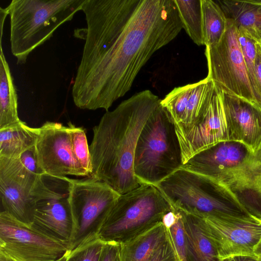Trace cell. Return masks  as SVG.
Wrapping results in <instances>:
<instances>
[{
  "label": "cell",
  "instance_id": "6da1fadb",
  "mask_svg": "<svg viewBox=\"0 0 261 261\" xmlns=\"http://www.w3.org/2000/svg\"><path fill=\"white\" fill-rule=\"evenodd\" d=\"M85 42L72 87L74 105L103 109L130 89L151 56L182 29L173 0H140L133 13L112 1H93L82 9Z\"/></svg>",
  "mask_w": 261,
  "mask_h": 261
},
{
  "label": "cell",
  "instance_id": "7a4b0ae2",
  "mask_svg": "<svg viewBox=\"0 0 261 261\" xmlns=\"http://www.w3.org/2000/svg\"><path fill=\"white\" fill-rule=\"evenodd\" d=\"M160 101L146 90L106 112L93 128L89 146L91 177L106 182L119 194L141 185L134 174L135 148L143 126Z\"/></svg>",
  "mask_w": 261,
  "mask_h": 261
},
{
  "label": "cell",
  "instance_id": "3957f363",
  "mask_svg": "<svg viewBox=\"0 0 261 261\" xmlns=\"http://www.w3.org/2000/svg\"><path fill=\"white\" fill-rule=\"evenodd\" d=\"M85 0H12L8 6L10 44L17 64L82 10Z\"/></svg>",
  "mask_w": 261,
  "mask_h": 261
},
{
  "label": "cell",
  "instance_id": "277c9868",
  "mask_svg": "<svg viewBox=\"0 0 261 261\" xmlns=\"http://www.w3.org/2000/svg\"><path fill=\"white\" fill-rule=\"evenodd\" d=\"M155 187L171 206L189 214L251 216L226 186L181 167Z\"/></svg>",
  "mask_w": 261,
  "mask_h": 261
},
{
  "label": "cell",
  "instance_id": "5b68a950",
  "mask_svg": "<svg viewBox=\"0 0 261 261\" xmlns=\"http://www.w3.org/2000/svg\"><path fill=\"white\" fill-rule=\"evenodd\" d=\"M182 165L174 124L160 104L147 120L138 139L134 174L141 185L155 186Z\"/></svg>",
  "mask_w": 261,
  "mask_h": 261
},
{
  "label": "cell",
  "instance_id": "8992f818",
  "mask_svg": "<svg viewBox=\"0 0 261 261\" xmlns=\"http://www.w3.org/2000/svg\"><path fill=\"white\" fill-rule=\"evenodd\" d=\"M171 205L154 186L141 184L120 194L98 234L105 242L126 243L162 222Z\"/></svg>",
  "mask_w": 261,
  "mask_h": 261
},
{
  "label": "cell",
  "instance_id": "52a82bcc",
  "mask_svg": "<svg viewBox=\"0 0 261 261\" xmlns=\"http://www.w3.org/2000/svg\"><path fill=\"white\" fill-rule=\"evenodd\" d=\"M120 195L106 182L91 177L69 178L68 198L74 222L69 251L98 238L102 225Z\"/></svg>",
  "mask_w": 261,
  "mask_h": 261
},
{
  "label": "cell",
  "instance_id": "ba28073f",
  "mask_svg": "<svg viewBox=\"0 0 261 261\" xmlns=\"http://www.w3.org/2000/svg\"><path fill=\"white\" fill-rule=\"evenodd\" d=\"M69 178L43 174L36 182V205L31 227L69 250L74 222L69 201Z\"/></svg>",
  "mask_w": 261,
  "mask_h": 261
},
{
  "label": "cell",
  "instance_id": "9c48e42d",
  "mask_svg": "<svg viewBox=\"0 0 261 261\" xmlns=\"http://www.w3.org/2000/svg\"><path fill=\"white\" fill-rule=\"evenodd\" d=\"M205 55L208 79L223 91L258 106L239 44L238 31L232 22L227 20V30L220 41L206 47Z\"/></svg>",
  "mask_w": 261,
  "mask_h": 261
},
{
  "label": "cell",
  "instance_id": "30bf717a",
  "mask_svg": "<svg viewBox=\"0 0 261 261\" xmlns=\"http://www.w3.org/2000/svg\"><path fill=\"white\" fill-rule=\"evenodd\" d=\"M0 251L18 261H55L69 250L3 211L0 213Z\"/></svg>",
  "mask_w": 261,
  "mask_h": 261
},
{
  "label": "cell",
  "instance_id": "8fae6325",
  "mask_svg": "<svg viewBox=\"0 0 261 261\" xmlns=\"http://www.w3.org/2000/svg\"><path fill=\"white\" fill-rule=\"evenodd\" d=\"M199 218L220 260L234 255L255 256L254 250L261 238L260 220L251 216Z\"/></svg>",
  "mask_w": 261,
  "mask_h": 261
},
{
  "label": "cell",
  "instance_id": "7c38bea8",
  "mask_svg": "<svg viewBox=\"0 0 261 261\" xmlns=\"http://www.w3.org/2000/svg\"><path fill=\"white\" fill-rule=\"evenodd\" d=\"M39 175L28 170L19 158L0 156V195L4 211L31 226L36 205L33 190Z\"/></svg>",
  "mask_w": 261,
  "mask_h": 261
},
{
  "label": "cell",
  "instance_id": "4fadbf2b",
  "mask_svg": "<svg viewBox=\"0 0 261 261\" xmlns=\"http://www.w3.org/2000/svg\"><path fill=\"white\" fill-rule=\"evenodd\" d=\"M254 155L240 142L223 141L197 153L181 167L224 184L236 176Z\"/></svg>",
  "mask_w": 261,
  "mask_h": 261
},
{
  "label": "cell",
  "instance_id": "5bb4252c",
  "mask_svg": "<svg viewBox=\"0 0 261 261\" xmlns=\"http://www.w3.org/2000/svg\"><path fill=\"white\" fill-rule=\"evenodd\" d=\"M39 128L35 148L39 165L44 174L56 177H86L74 159L68 126L46 121Z\"/></svg>",
  "mask_w": 261,
  "mask_h": 261
},
{
  "label": "cell",
  "instance_id": "9a60e30c",
  "mask_svg": "<svg viewBox=\"0 0 261 261\" xmlns=\"http://www.w3.org/2000/svg\"><path fill=\"white\" fill-rule=\"evenodd\" d=\"M228 141L240 142L255 153L261 147V108L222 90Z\"/></svg>",
  "mask_w": 261,
  "mask_h": 261
},
{
  "label": "cell",
  "instance_id": "2e32d148",
  "mask_svg": "<svg viewBox=\"0 0 261 261\" xmlns=\"http://www.w3.org/2000/svg\"><path fill=\"white\" fill-rule=\"evenodd\" d=\"M227 140L222 90L215 85L214 92L204 115L196 127L179 142L183 164L199 151Z\"/></svg>",
  "mask_w": 261,
  "mask_h": 261
},
{
  "label": "cell",
  "instance_id": "e0dca14e",
  "mask_svg": "<svg viewBox=\"0 0 261 261\" xmlns=\"http://www.w3.org/2000/svg\"><path fill=\"white\" fill-rule=\"evenodd\" d=\"M227 20L239 31L261 44V4L254 0L217 1Z\"/></svg>",
  "mask_w": 261,
  "mask_h": 261
},
{
  "label": "cell",
  "instance_id": "ac0fdd59",
  "mask_svg": "<svg viewBox=\"0 0 261 261\" xmlns=\"http://www.w3.org/2000/svg\"><path fill=\"white\" fill-rule=\"evenodd\" d=\"M215 85L207 77L194 83L184 114L175 126L179 142L199 123L212 98Z\"/></svg>",
  "mask_w": 261,
  "mask_h": 261
},
{
  "label": "cell",
  "instance_id": "d6986e66",
  "mask_svg": "<svg viewBox=\"0 0 261 261\" xmlns=\"http://www.w3.org/2000/svg\"><path fill=\"white\" fill-rule=\"evenodd\" d=\"M179 211L186 234L187 261H220L217 249L204 230L200 218Z\"/></svg>",
  "mask_w": 261,
  "mask_h": 261
},
{
  "label": "cell",
  "instance_id": "ffe728a7",
  "mask_svg": "<svg viewBox=\"0 0 261 261\" xmlns=\"http://www.w3.org/2000/svg\"><path fill=\"white\" fill-rule=\"evenodd\" d=\"M223 185L250 216L261 221V173L249 171Z\"/></svg>",
  "mask_w": 261,
  "mask_h": 261
},
{
  "label": "cell",
  "instance_id": "44dd1931",
  "mask_svg": "<svg viewBox=\"0 0 261 261\" xmlns=\"http://www.w3.org/2000/svg\"><path fill=\"white\" fill-rule=\"evenodd\" d=\"M167 236V230L162 222L121 244V261H149L154 251Z\"/></svg>",
  "mask_w": 261,
  "mask_h": 261
},
{
  "label": "cell",
  "instance_id": "7402d4cb",
  "mask_svg": "<svg viewBox=\"0 0 261 261\" xmlns=\"http://www.w3.org/2000/svg\"><path fill=\"white\" fill-rule=\"evenodd\" d=\"M39 128L31 127L21 121L0 129V156L17 158L35 146Z\"/></svg>",
  "mask_w": 261,
  "mask_h": 261
},
{
  "label": "cell",
  "instance_id": "603a6c76",
  "mask_svg": "<svg viewBox=\"0 0 261 261\" xmlns=\"http://www.w3.org/2000/svg\"><path fill=\"white\" fill-rule=\"evenodd\" d=\"M17 95L8 63L1 45L0 55V129L20 122Z\"/></svg>",
  "mask_w": 261,
  "mask_h": 261
},
{
  "label": "cell",
  "instance_id": "cb8c5ba5",
  "mask_svg": "<svg viewBox=\"0 0 261 261\" xmlns=\"http://www.w3.org/2000/svg\"><path fill=\"white\" fill-rule=\"evenodd\" d=\"M203 44L206 47L217 45L224 35L227 19L220 5L212 0H201Z\"/></svg>",
  "mask_w": 261,
  "mask_h": 261
},
{
  "label": "cell",
  "instance_id": "d4e9b609",
  "mask_svg": "<svg viewBox=\"0 0 261 261\" xmlns=\"http://www.w3.org/2000/svg\"><path fill=\"white\" fill-rule=\"evenodd\" d=\"M184 29L192 41L203 44L201 0H173Z\"/></svg>",
  "mask_w": 261,
  "mask_h": 261
},
{
  "label": "cell",
  "instance_id": "484cf974",
  "mask_svg": "<svg viewBox=\"0 0 261 261\" xmlns=\"http://www.w3.org/2000/svg\"><path fill=\"white\" fill-rule=\"evenodd\" d=\"M162 222L173 244L179 261H187L186 238L180 211L172 206L164 216Z\"/></svg>",
  "mask_w": 261,
  "mask_h": 261
},
{
  "label": "cell",
  "instance_id": "4316f807",
  "mask_svg": "<svg viewBox=\"0 0 261 261\" xmlns=\"http://www.w3.org/2000/svg\"><path fill=\"white\" fill-rule=\"evenodd\" d=\"M73 154L76 162L85 174L90 177L92 172L91 157L85 129L68 123Z\"/></svg>",
  "mask_w": 261,
  "mask_h": 261
},
{
  "label": "cell",
  "instance_id": "83f0119b",
  "mask_svg": "<svg viewBox=\"0 0 261 261\" xmlns=\"http://www.w3.org/2000/svg\"><path fill=\"white\" fill-rule=\"evenodd\" d=\"M193 86L191 84L175 88L161 100V105L169 114L174 126L181 119Z\"/></svg>",
  "mask_w": 261,
  "mask_h": 261
},
{
  "label": "cell",
  "instance_id": "f1b7e54d",
  "mask_svg": "<svg viewBox=\"0 0 261 261\" xmlns=\"http://www.w3.org/2000/svg\"><path fill=\"white\" fill-rule=\"evenodd\" d=\"M238 31V39L245 65L252 86L258 106L261 108V96L259 93L255 76V62L256 56V44L254 40Z\"/></svg>",
  "mask_w": 261,
  "mask_h": 261
},
{
  "label": "cell",
  "instance_id": "f546056e",
  "mask_svg": "<svg viewBox=\"0 0 261 261\" xmlns=\"http://www.w3.org/2000/svg\"><path fill=\"white\" fill-rule=\"evenodd\" d=\"M104 243L99 238L85 243L69 251L65 261H98Z\"/></svg>",
  "mask_w": 261,
  "mask_h": 261
},
{
  "label": "cell",
  "instance_id": "4dcf8cb0",
  "mask_svg": "<svg viewBox=\"0 0 261 261\" xmlns=\"http://www.w3.org/2000/svg\"><path fill=\"white\" fill-rule=\"evenodd\" d=\"M149 261H179L168 232L166 239L154 251Z\"/></svg>",
  "mask_w": 261,
  "mask_h": 261
},
{
  "label": "cell",
  "instance_id": "1f68e13d",
  "mask_svg": "<svg viewBox=\"0 0 261 261\" xmlns=\"http://www.w3.org/2000/svg\"><path fill=\"white\" fill-rule=\"evenodd\" d=\"M19 158L23 165L30 171L38 175L44 174L38 162L35 146L23 152Z\"/></svg>",
  "mask_w": 261,
  "mask_h": 261
},
{
  "label": "cell",
  "instance_id": "d6a6232c",
  "mask_svg": "<svg viewBox=\"0 0 261 261\" xmlns=\"http://www.w3.org/2000/svg\"><path fill=\"white\" fill-rule=\"evenodd\" d=\"M121 244L105 242L98 261H121Z\"/></svg>",
  "mask_w": 261,
  "mask_h": 261
},
{
  "label": "cell",
  "instance_id": "836d02e7",
  "mask_svg": "<svg viewBox=\"0 0 261 261\" xmlns=\"http://www.w3.org/2000/svg\"><path fill=\"white\" fill-rule=\"evenodd\" d=\"M255 76L258 90L261 96V45L256 44V56L255 62Z\"/></svg>",
  "mask_w": 261,
  "mask_h": 261
},
{
  "label": "cell",
  "instance_id": "e575fe53",
  "mask_svg": "<svg viewBox=\"0 0 261 261\" xmlns=\"http://www.w3.org/2000/svg\"><path fill=\"white\" fill-rule=\"evenodd\" d=\"M225 259L226 261H261V259L256 256L234 255Z\"/></svg>",
  "mask_w": 261,
  "mask_h": 261
},
{
  "label": "cell",
  "instance_id": "d590c367",
  "mask_svg": "<svg viewBox=\"0 0 261 261\" xmlns=\"http://www.w3.org/2000/svg\"><path fill=\"white\" fill-rule=\"evenodd\" d=\"M9 14V8L7 7L5 8H0V28H1V45H2L3 31L4 22L7 16Z\"/></svg>",
  "mask_w": 261,
  "mask_h": 261
},
{
  "label": "cell",
  "instance_id": "8d00e7d4",
  "mask_svg": "<svg viewBox=\"0 0 261 261\" xmlns=\"http://www.w3.org/2000/svg\"><path fill=\"white\" fill-rule=\"evenodd\" d=\"M0 261H18L6 253L0 251Z\"/></svg>",
  "mask_w": 261,
  "mask_h": 261
},
{
  "label": "cell",
  "instance_id": "74e56055",
  "mask_svg": "<svg viewBox=\"0 0 261 261\" xmlns=\"http://www.w3.org/2000/svg\"><path fill=\"white\" fill-rule=\"evenodd\" d=\"M254 253L256 257L261 259V238L254 248Z\"/></svg>",
  "mask_w": 261,
  "mask_h": 261
},
{
  "label": "cell",
  "instance_id": "f35d334b",
  "mask_svg": "<svg viewBox=\"0 0 261 261\" xmlns=\"http://www.w3.org/2000/svg\"><path fill=\"white\" fill-rule=\"evenodd\" d=\"M67 254H66L65 255H64L63 257H62L60 259H59L57 260H55V261H65L66 259V257H67Z\"/></svg>",
  "mask_w": 261,
  "mask_h": 261
},
{
  "label": "cell",
  "instance_id": "ab89813d",
  "mask_svg": "<svg viewBox=\"0 0 261 261\" xmlns=\"http://www.w3.org/2000/svg\"><path fill=\"white\" fill-rule=\"evenodd\" d=\"M255 1H256V2H257V3H259V4H261V1H257V0H256Z\"/></svg>",
  "mask_w": 261,
  "mask_h": 261
},
{
  "label": "cell",
  "instance_id": "60d3db41",
  "mask_svg": "<svg viewBox=\"0 0 261 261\" xmlns=\"http://www.w3.org/2000/svg\"><path fill=\"white\" fill-rule=\"evenodd\" d=\"M220 261H226L225 259L221 260Z\"/></svg>",
  "mask_w": 261,
  "mask_h": 261
},
{
  "label": "cell",
  "instance_id": "b9f144b4",
  "mask_svg": "<svg viewBox=\"0 0 261 261\" xmlns=\"http://www.w3.org/2000/svg\"><path fill=\"white\" fill-rule=\"evenodd\" d=\"M260 45H261V44H260Z\"/></svg>",
  "mask_w": 261,
  "mask_h": 261
}]
</instances>
